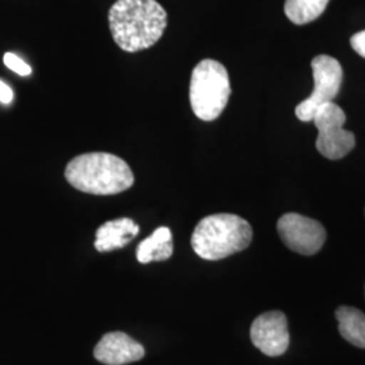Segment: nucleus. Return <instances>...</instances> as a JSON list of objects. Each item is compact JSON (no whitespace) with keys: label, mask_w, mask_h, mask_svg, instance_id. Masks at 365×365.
Wrapping results in <instances>:
<instances>
[{"label":"nucleus","mask_w":365,"mask_h":365,"mask_svg":"<svg viewBox=\"0 0 365 365\" xmlns=\"http://www.w3.org/2000/svg\"><path fill=\"white\" fill-rule=\"evenodd\" d=\"M173 255V240L170 227L161 226L153 235L145 238L137 247V260L141 264L153 261H165Z\"/></svg>","instance_id":"nucleus-11"},{"label":"nucleus","mask_w":365,"mask_h":365,"mask_svg":"<svg viewBox=\"0 0 365 365\" xmlns=\"http://www.w3.org/2000/svg\"><path fill=\"white\" fill-rule=\"evenodd\" d=\"M312 68L314 78L313 92L295 108V115L302 122H313L314 114L318 107L333 102L337 98L344 78L341 64L336 58L327 54L314 57Z\"/></svg>","instance_id":"nucleus-6"},{"label":"nucleus","mask_w":365,"mask_h":365,"mask_svg":"<svg viewBox=\"0 0 365 365\" xmlns=\"http://www.w3.org/2000/svg\"><path fill=\"white\" fill-rule=\"evenodd\" d=\"M66 179L81 192L117 195L134 184L129 164L120 157L93 152L75 157L66 165Z\"/></svg>","instance_id":"nucleus-2"},{"label":"nucleus","mask_w":365,"mask_h":365,"mask_svg":"<svg viewBox=\"0 0 365 365\" xmlns=\"http://www.w3.org/2000/svg\"><path fill=\"white\" fill-rule=\"evenodd\" d=\"M364 292H365V291H364Z\"/></svg>","instance_id":"nucleus-17"},{"label":"nucleus","mask_w":365,"mask_h":365,"mask_svg":"<svg viewBox=\"0 0 365 365\" xmlns=\"http://www.w3.org/2000/svg\"><path fill=\"white\" fill-rule=\"evenodd\" d=\"M138 233L140 226L130 218L106 222L96 230L95 248L101 253L125 248Z\"/></svg>","instance_id":"nucleus-10"},{"label":"nucleus","mask_w":365,"mask_h":365,"mask_svg":"<svg viewBox=\"0 0 365 365\" xmlns=\"http://www.w3.org/2000/svg\"><path fill=\"white\" fill-rule=\"evenodd\" d=\"M168 16L156 0H117L108 13L113 38L125 52L145 51L157 43Z\"/></svg>","instance_id":"nucleus-1"},{"label":"nucleus","mask_w":365,"mask_h":365,"mask_svg":"<svg viewBox=\"0 0 365 365\" xmlns=\"http://www.w3.org/2000/svg\"><path fill=\"white\" fill-rule=\"evenodd\" d=\"M277 233L288 249L302 256L317 255L327 242L322 223L297 212H287L279 218Z\"/></svg>","instance_id":"nucleus-7"},{"label":"nucleus","mask_w":365,"mask_h":365,"mask_svg":"<svg viewBox=\"0 0 365 365\" xmlns=\"http://www.w3.org/2000/svg\"><path fill=\"white\" fill-rule=\"evenodd\" d=\"M346 115L339 106L329 102L318 107L313 122L318 130L317 150L329 160H341L349 155L356 145L352 131L345 130Z\"/></svg>","instance_id":"nucleus-5"},{"label":"nucleus","mask_w":365,"mask_h":365,"mask_svg":"<svg viewBox=\"0 0 365 365\" xmlns=\"http://www.w3.org/2000/svg\"><path fill=\"white\" fill-rule=\"evenodd\" d=\"M330 0H286L284 13L295 25H307L327 10Z\"/></svg>","instance_id":"nucleus-13"},{"label":"nucleus","mask_w":365,"mask_h":365,"mask_svg":"<svg viewBox=\"0 0 365 365\" xmlns=\"http://www.w3.org/2000/svg\"><path fill=\"white\" fill-rule=\"evenodd\" d=\"M230 78L221 63L206 58L194 68L190 83V102L196 117L205 122L220 117L230 98Z\"/></svg>","instance_id":"nucleus-4"},{"label":"nucleus","mask_w":365,"mask_h":365,"mask_svg":"<svg viewBox=\"0 0 365 365\" xmlns=\"http://www.w3.org/2000/svg\"><path fill=\"white\" fill-rule=\"evenodd\" d=\"M3 61H4V66L21 76H29L31 73V66L14 53H6L3 57Z\"/></svg>","instance_id":"nucleus-14"},{"label":"nucleus","mask_w":365,"mask_h":365,"mask_svg":"<svg viewBox=\"0 0 365 365\" xmlns=\"http://www.w3.org/2000/svg\"><path fill=\"white\" fill-rule=\"evenodd\" d=\"M339 334L357 348H365V314L351 306H339L336 310Z\"/></svg>","instance_id":"nucleus-12"},{"label":"nucleus","mask_w":365,"mask_h":365,"mask_svg":"<svg viewBox=\"0 0 365 365\" xmlns=\"http://www.w3.org/2000/svg\"><path fill=\"white\" fill-rule=\"evenodd\" d=\"M351 46L354 52L365 58V30L353 34L352 38H351Z\"/></svg>","instance_id":"nucleus-15"},{"label":"nucleus","mask_w":365,"mask_h":365,"mask_svg":"<svg viewBox=\"0 0 365 365\" xmlns=\"http://www.w3.org/2000/svg\"><path fill=\"white\" fill-rule=\"evenodd\" d=\"M250 339L261 353L277 357L289 346L287 317L282 312H268L259 315L250 327Z\"/></svg>","instance_id":"nucleus-8"},{"label":"nucleus","mask_w":365,"mask_h":365,"mask_svg":"<svg viewBox=\"0 0 365 365\" xmlns=\"http://www.w3.org/2000/svg\"><path fill=\"white\" fill-rule=\"evenodd\" d=\"M253 230L248 221L235 214H212L196 225L191 247L203 260L218 261L248 248Z\"/></svg>","instance_id":"nucleus-3"},{"label":"nucleus","mask_w":365,"mask_h":365,"mask_svg":"<svg viewBox=\"0 0 365 365\" xmlns=\"http://www.w3.org/2000/svg\"><path fill=\"white\" fill-rule=\"evenodd\" d=\"M14 93L11 87L0 80V102L3 105H10L13 102Z\"/></svg>","instance_id":"nucleus-16"},{"label":"nucleus","mask_w":365,"mask_h":365,"mask_svg":"<svg viewBox=\"0 0 365 365\" xmlns=\"http://www.w3.org/2000/svg\"><path fill=\"white\" fill-rule=\"evenodd\" d=\"M93 356L106 365H125L144 359V346L126 333L111 331L96 344Z\"/></svg>","instance_id":"nucleus-9"}]
</instances>
